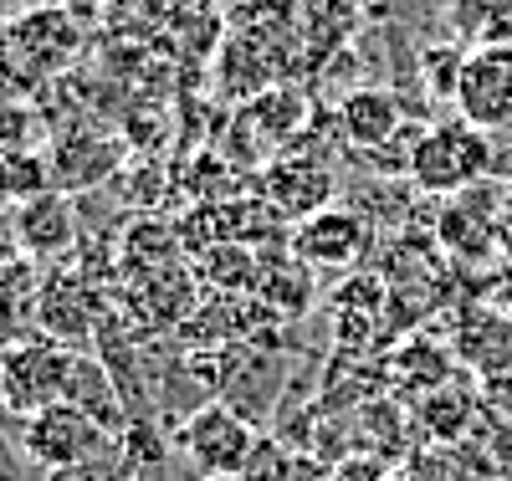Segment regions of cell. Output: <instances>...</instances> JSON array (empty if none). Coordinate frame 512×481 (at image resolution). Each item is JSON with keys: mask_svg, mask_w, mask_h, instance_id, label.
Returning a JSON list of instances; mask_svg holds the SVG:
<instances>
[{"mask_svg": "<svg viewBox=\"0 0 512 481\" xmlns=\"http://www.w3.org/2000/svg\"><path fill=\"white\" fill-rule=\"evenodd\" d=\"M492 169V134H482L466 118H441L420 134L410 180L425 195H461L466 185H482Z\"/></svg>", "mask_w": 512, "mask_h": 481, "instance_id": "1", "label": "cell"}, {"mask_svg": "<svg viewBox=\"0 0 512 481\" xmlns=\"http://www.w3.org/2000/svg\"><path fill=\"white\" fill-rule=\"evenodd\" d=\"M16 446L31 466L41 471H72V466H88V461H108V446H113V435L93 420V415H82L77 405L57 400L47 410H36L16 425Z\"/></svg>", "mask_w": 512, "mask_h": 481, "instance_id": "2", "label": "cell"}, {"mask_svg": "<svg viewBox=\"0 0 512 481\" xmlns=\"http://www.w3.org/2000/svg\"><path fill=\"white\" fill-rule=\"evenodd\" d=\"M67 369H72V348H62L57 338H47V333L11 338L0 348V400H6V410L16 420H26L62 400Z\"/></svg>", "mask_w": 512, "mask_h": 481, "instance_id": "3", "label": "cell"}, {"mask_svg": "<svg viewBox=\"0 0 512 481\" xmlns=\"http://www.w3.org/2000/svg\"><path fill=\"white\" fill-rule=\"evenodd\" d=\"M456 118L477 123L482 134L512 128V47L507 41L466 52L461 87H456Z\"/></svg>", "mask_w": 512, "mask_h": 481, "instance_id": "4", "label": "cell"}, {"mask_svg": "<svg viewBox=\"0 0 512 481\" xmlns=\"http://www.w3.org/2000/svg\"><path fill=\"white\" fill-rule=\"evenodd\" d=\"M256 430L241 410L231 405H205L185 420L180 430V451L205 471V476H221V471H246L251 456H256Z\"/></svg>", "mask_w": 512, "mask_h": 481, "instance_id": "5", "label": "cell"}, {"mask_svg": "<svg viewBox=\"0 0 512 481\" xmlns=\"http://www.w3.org/2000/svg\"><path fill=\"white\" fill-rule=\"evenodd\" d=\"M369 251V226L359 221L354 210H318L303 221L297 231V256L313 261V267H328V272H344Z\"/></svg>", "mask_w": 512, "mask_h": 481, "instance_id": "6", "label": "cell"}, {"mask_svg": "<svg viewBox=\"0 0 512 481\" xmlns=\"http://www.w3.org/2000/svg\"><path fill=\"white\" fill-rule=\"evenodd\" d=\"M11 41L16 47L41 67V72H62L77 52H82V26L62 11V6H36V11H26V16H16L11 26Z\"/></svg>", "mask_w": 512, "mask_h": 481, "instance_id": "7", "label": "cell"}, {"mask_svg": "<svg viewBox=\"0 0 512 481\" xmlns=\"http://www.w3.org/2000/svg\"><path fill=\"white\" fill-rule=\"evenodd\" d=\"M16 246H26V256L36 261H52L72 246L77 236V215L67 205L62 190H47V195H36V200H21L16 205V226H11Z\"/></svg>", "mask_w": 512, "mask_h": 481, "instance_id": "8", "label": "cell"}, {"mask_svg": "<svg viewBox=\"0 0 512 481\" xmlns=\"http://www.w3.org/2000/svg\"><path fill=\"white\" fill-rule=\"evenodd\" d=\"M338 123H344V139L364 154L384 149L400 128H405V113L390 93H379V87H359V93H349L344 103H338Z\"/></svg>", "mask_w": 512, "mask_h": 481, "instance_id": "9", "label": "cell"}, {"mask_svg": "<svg viewBox=\"0 0 512 481\" xmlns=\"http://www.w3.org/2000/svg\"><path fill=\"white\" fill-rule=\"evenodd\" d=\"M62 400L77 405L82 415H93L108 435H118L123 425V405H118V389L108 379V369L88 354H72V369H67V389H62Z\"/></svg>", "mask_w": 512, "mask_h": 481, "instance_id": "10", "label": "cell"}, {"mask_svg": "<svg viewBox=\"0 0 512 481\" xmlns=\"http://www.w3.org/2000/svg\"><path fill=\"white\" fill-rule=\"evenodd\" d=\"M461 354L472 359L487 379H512V318L477 313L461 328Z\"/></svg>", "mask_w": 512, "mask_h": 481, "instance_id": "11", "label": "cell"}, {"mask_svg": "<svg viewBox=\"0 0 512 481\" xmlns=\"http://www.w3.org/2000/svg\"><path fill=\"white\" fill-rule=\"evenodd\" d=\"M36 318H41V328H47V338H57V343H82V338H88L82 287H77L72 277H62V282H52V287H41Z\"/></svg>", "mask_w": 512, "mask_h": 481, "instance_id": "12", "label": "cell"}, {"mask_svg": "<svg viewBox=\"0 0 512 481\" xmlns=\"http://www.w3.org/2000/svg\"><path fill=\"white\" fill-rule=\"evenodd\" d=\"M446 21L456 31V41L466 47H492V41H507V21H512V0H451Z\"/></svg>", "mask_w": 512, "mask_h": 481, "instance_id": "13", "label": "cell"}, {"mask_svg": "<svg viewBox=\"0 0 512 481\" xmlns=\"http://www.w3.org/2000/svg\"><path fill=\"white\" fill-rule=\"evenodd\" d=\"M267 180H272L267 190L277 195V205H282V210H292V215H303V210H308V215H318V210H323V200H328V190H333L323 164H277V169L267 174Z\"/></svg>", "mask_w": 512, "mask_h": 481, "instance_id": "14", "label": "cell"}, {"mask_svg": "<svg viewBox=\"0 0 512 481\" xmlns=\"http://www.w3.org/2000/svg\"><path fill=\"white\" fill-rule=\"evenodd\" d=\"M0 174H6V195L21 205V200H36L57 190V169L41 149H16V154H0Z\"/></svg>", "mask_w": 512, "mask_h": 481, "instance_id": "15", "label": "cell"}, {"mask_svg": "<svg viewBox=\"0 0 512 481\" xmlns=\"http://www.w3.org/2000/svg\"><path fill=\"white\" fill-rule=\"evenodd\" d=\"M41 82H47V72H41L6 31L0 36V103H31V93Z\"/></svg>", "mask_w": 512, "mask_h": 481, "instance_id": "16", "label": "cell"}, {"mask_svg": "<svg viewBox=\"0 0 512 481\" xmlns=\"http://www.w3.org/2000/svg\"><path fill=\"white\" fill-rule=\"evenodd\" d=\"M461 67H466V47H461V41H446V47H425V57H420L425 87H431L441 103H456Z\"/></svg>", "mask_w": 512, "mask_h": 481, "instance_id": "17", "label": "cell"}, {"mask_svg": "<svg viewBox=\"0 0 512 481\" xmlns=\"http://www.w3.org/2000/svg\"><path fill=\"white\" fill-rule=\"evenodd\" d=\"M36 134H41V118L31 113V103H0V154L36 149Z\"/></svg>", "mask_w": 512, "mask_h": 481, "instance_id": "18", "label": "cell"}, {"mask_svg": "<svg viewBox=\"0 0 512 481\" xmlns=\"http://www.w3.org/2000/svg\"><path fill=\"white\" fill-rule=\"evenodd\" d=\"M47 481H123V471L108 466V461H88V466H72V471H52Z\"/></svg>", "mask_w": 512, "mask_h": 481, "instance_id": "19", "label": "cell"}, {"mask_svg": "<svg viewBox=\"0 0 512 481\" xmlns=\"http://www.w3.org/2000/svg\"><path fill=\"white\" fill-rule=\"evenodd\" d=\"M200 481H251L246 471H221V476H200Z\"/></svg>", "mask_w": 512, "mask_h": 481, "instance_id": "20", "label": "cell"}, {"mask_svg": "<svg viewBox=\"0 0 512 481\" xmlns=\"http://www.w3.org/2000/svg\"><path fill=\"white\" fill-rule=\"evenodd\" d=\"M11 205V195H6V174H0V210H6Z\"/></svg>", "mask_w": 512, "mask_h": 481, "instance_id": "21", "label": "cell"}, {"mask_svg": "<svg viewBox=\"0 0 512 481\" xmlns=\"http://www.w3.org/2000/svg\"><path fill=\"white\" fill-rule=\"evenodd\" d=\"M6 415H11V410H6V400H0V425H6Z\"/></svg>", "mask_w": 512, "mask_h": 481, "instance_id": "22", "label": "cell"}, {"mask_svg": "<svg viewBox=\"0 0 512 481\" xmlns=\"http://www.w3.org/2000/svg\"><path fill=\"white\" fill-rule=\"evenodd\" d=\"M6 26H11V21H6V16H0V36H6Z\"/></svg>", "mask_w": 512, "mask_h": 481, "instance_id": "23", "label": "cell"}]
</instances>
